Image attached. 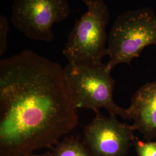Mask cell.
I'll return each instance as SVG.
<instances>
[{"label":"cell","mask_w":156,"mask_h":156,"mask_svg":"<svg viewBox=\"0 0 156 156\" xmlns=\"http://www.w3.org/2000/svg\"><path fill=\"white\" fill-rule=\"evenodd\" d=\"M64 67L33 50L0 60V156L51 147L76 128Z\"/></svg>","instance_id":"1"},{"label":"cell","mask_w":156,"mask_h":156,"mask_svg":"<svg viewBox=\"0 0 156 156\" xmlns=\"http://www.w3.org/2000/svg\"><path fill=\"white\" fill-rule=\"evenodd\" d=\"M112 69L106 64H75L64 67L65 81L76 108L89 109L95 112L105 109L110 116L128 119L127 109L113 100L115 80Z\"/></svg>","instance_id":"2"},{"label":"cell","mask_w":156,"mask_h":156,"mask_svg":"<svg viewBox=\"0 0 156 156\" xmlns=\"http://www.w3.org/2000/svg\"><path fill=\"white\" fill-rule=\"evenodd\" d=\"M87 11L68 34L62 54L68 63L97 64L107 55L109 9L104 0H81Z\"/></svg>","instance_id":"3"},{"label":"cell","mask_w":156,"mask_h":156,"mask_svg":"<svg viewBox=\"0 0 156 156\" xmlns=\"http://www.w3.org/2000/svg\"><path fill=\"white\" fill-rule=\"evenodd\" d=\"M156 45V16L149 8L129 10L117 17L108 34L107 66H131L145 48Z\"/></svg>","instance_id":"4"},{"label":"cell","mask_w":156,"mask_h":156,"mask_svg":"<svg viewBox=\"0 0 156 156\" xmlns=\"http://www.w3.org/2000/svg\"><path fill=\"white\" fill-rule=\"evenodd\" d=\"M71 13L68 0H14L11 21L15 28L34 41L51 42L53 25Z\"/></svg>","instance_id":"5"},{"label":"cell","mask_w":156,"mask_h":156,"mask_svg":"<svg viewBox=\"0 0 156 156\" xmlns=\"http://www.w3.org/2000/svg\"><path fill=\"white\" fill-rule=\"evenodd\" d=\"M83 131L84 144L93 156H124L134 140L132 125L97 112Z\"/></svg>","instance_id":"6"},{"label":"cell","mask_w":156,"mask_h":156,"mask_svg":"<svg viewBox=\"0 0 156 156\" xmlns=\"http://www.w3.org/2000/svg\"><path fill=\"white\" fill-rule=\"evenodd\" d=\"M132 127L147 139L156 136V81L145 84L136 92L127 108Z\"/></svg>","instance_id":"7"},{"label":"cell","mask_w":156,"mask_h":156,"mask_svg":"<svg viewBox=\"0 0 156 156\" xmlns=\"http://www.w3.org/2000/svg\"><path fill=\"white\" fill-rule=\"evenodd\" d=\"M51 156H93L83 143L73 136L59 140L51 153Z\"/></svg>","instance_id":"8"},{"label":"cell","mask_w":156,"mask_h":156,"mask_svg":"<svg viewBox=\"0 0 156 156\" xmlns=\"http://www.w3.org/2000/svg\"><path fill=\"white\" fill-rule=\"evenodd\" d=\"M9 22L6 17L0 16V56H2L8 50V33Z\"/></svg>","instance_id":"9"},{"label":"cell","mask_w":156,"mask_h":156,"mask_svg":"<svg viewBox=\"0 0 156 156\" xmlns=\"http://www.w3.org/2000/svg\"><path fill=\"white\" fill-rule=\"evenodd\" d=\"M136 150L139 156H156V142H138Z\"/></svg>","instance_id":"10"},{"label":"cell","mask_w":156,"mask_h":156,"mask_svg":"<svg viewBox=\"0 0 156 156\" xmlns=\"http://www.w3.org/2000/svg\"><path fill=\"white\" fill-rule=\"evenodd\" d=\"M27 156H51V154L50 153H46L42 154H31L30 155Z\"/></svg>","instance_id":"11"}]
</instances>
